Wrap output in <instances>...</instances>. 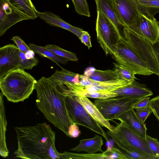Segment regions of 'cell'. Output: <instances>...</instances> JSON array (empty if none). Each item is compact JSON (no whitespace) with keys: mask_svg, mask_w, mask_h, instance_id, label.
Masks as SVG:
<instances>
[{"mask_svg":"<svg viewBox=\"0 0 159 159\" xmlns=\"http://www.w3.org/2000/svg\"><path fill=\"white\" fill-rule=\"evenodd\" d=\"M112 55L117 63L131 70L136 75L149 76L153 74L125 39L120 38Z\"/></svg>","mask_w":159,"mask_h":159,"instance_id":"obj_5","label":"cell"},{"mask_svg":"<svg viewBox=\"0 0 159 159\" xmlns=\"http://www.w3.org/2000/svg\"><path fill=\"white\" fill-rule=\"evenodd\" d=\"M135 111L138 117L144 123L148 117L152 113L150 106L145 108L135 109Z\"/></svg>","mask_w":159,"mask_h":159,"instance_id":"obj_35","label":"cell"},{"mask_svg":"<svg viewBox=\"0 0 159 159\" xmlns=\"http://www.w3.org/2000/svg\"><path fill=\"white\" fill-rule=\"evenodd\" d=\"M140 13L149 18H154L159 13V0H137Z\"/></svg>","mask_w":159,"mask_h":159,"instance_id":"obj_24","label":"cell"},{"mask_svg":"<svg viewBox=\"0 0 159 159\" xmlns=\"http://www.w3.org/2000/svg\"><path fill=\"white\" fill-rule=\"evenodd\" d=\"M75 100L82 105L90 115L101 126L112 131L115 126L104 117L98 108L88 98L82 96H73Z\"/></svg>","mask_w":159,"mask_h":159,"instance_id":"obj_18","label":"cell"},{"mask_svg":"<svg viewBox=\"0 0 159 159\" xmlns=\"http://www.w3.org/2000/svg\"><path fill=\"white\" fill-rule=\"evenodd\" d=\"M120 122L112 131L108 130L107 134L125 154L129 151H136L157 159L149 147L146 140L133 131L122 120L118 118Z\"/></svg>","mask_w":159,"mask_h":159,"instance_id":"obj_4","label":"cell"},{"mask_svg":"<svg viewBox=\"0 0 159 159\" xmlns=\"http://www.w3.org/2000/svg\"><path fill=\"white\" fill-rule=\"evenodd\" d=\"M103 144V140L102 137L95 134L93 138L80 140L77 146L70 150L74 151H84L88 153L94 154L99 152H103L102 149Z\"/></svg>","mask_w":159,"mask_h":159,"instance_id":"obj_20","label":"cell"},{"mask_svg":"<svg viewBox=\"0 0 159 159\" xmlns=\"http://www.w3.org/2000/svg\"><path fill=\"white\" fill-rule=\"evenodd\" d=\"M131 83L121 78L102 82L93 80L91 86L83 87L79 95L83 96L86 93L92 92H112L128 85Z\"/></svg>","mask_w":159,"mask_h":159,"instance_id":"obj_14","label":"cell"},{"mask_svg":"<svg viewBox=\"0 0 159 159\" xmlns=\"http://www.w3.org/2000/svg\"><path fill=\"white\" fill-rule=\"evenodd\" d=\"M11 40L16 44L20 51L26 53L28 51L31 50L29 46L19 36H13Z\"/></svg>","mask_w":159,"mask_h":159,"instance_id":"obj_34","label":"cell"},{"mask_svg":"<svg viewBox=\"0 0 159 159\" xmlns=\"http://www.w3.org/2000/svg\"><path fill=\"white\" fill-rule=\"evenodd\" d=\"M20 68L23 70H31L32 68L37 66L39 60L37 58L35 57L31 58H28L26 57L25 53L20 51Z\"/></svg>","mask_w":159,"mask_h":159,"instance_id":"obj_29","label":"cell"},{"mask_svg":"<svg viewBox=\"0 0 159 159\" xmlns=\"http://www.w3.org/2000/svg\"><path fill=\"white\" fill-rule=\"evenodd\" d=\"M150 106L152 113L159 122V95L150 100Z\"/></svg>","mask_w":159,"mask_h":159,"instance_id":"obj_36","label":"cell"},{"mask_svg":"<svg viewBox=\"0 0 159 159\" xmlns=\"http://www.w3.org/2000/svg\"><path fill=\"white\" fill-rule=\"evenodd\" d=\"M97 12L96 30L98 41L106 55H112L121 37L112 22L101 11Z\"/></svg>","mask_w":159,"mask_h":159,"instance_id":"obj_6","label":"cell"},{"mask_svg":"<svg viewBox=\"0 0 159 159\" xmlns=\"http://www.w3.org/2000/svg\"><path fill=\"white\" fill-rule=\"evenodd\" d=\"M20 51L13 44L0 48V79L9 72L20 68Z\"/></svg>","mask_w":159,"mask_h":159,"instance_id":"obj_11","label":"cell"},{"mask_svg":"<svg viewBox=\"0 0 159 159\" xmlns=\"http://www.w3.org/2000/svg\"><path fill=\"white\" fill-rule=\"evenodd\" d=\"M114 68L118 73L121 79L132 82L136 79L135 73L128 68L117 63L113 62Z\"/></svg>","mask_w":159,"mask_h":159,"instance_id":"obj_28","label":"cell"},{"mask_svg":"<svg viewBox=\"0 0 159 159\" xmlns=\"http://www.w3.org/2000/svg\"><path fill=\"white\" fill-rule=\"evenodd\" d=\"M65 101L69 116L74 123L83 126L100 134L108 142L106 133L100 125L75 100L73 96H66Z\"/></svg>","mask_w":159,"mask_h":159,"instance_id":"obj_8","label":"cell"},{"mask_svg":"<svg viewBox=\"0 0 159 159\" xmlns=\"http://www.w3.org/2000/svg\"><path fill=\"white\" fill-rule=\"evenodd\" d=\"M113 92L118 95L125 96L137 99H141L153 94L152 91L144 84L135 80Z\"/></svg>","mask_w":159,"mask_h":159,"instance_id":"obj_17","label":"cell"},{"mask_svg":"<svg viewBox=\"0 0 159 159\" xmlns=\"http://www.w3.org/2000/svg\"><path fill=\"white\" fill-rule=\"evenodd\" d=\"M37 81L24 70L18 68L0 79V88L8 101L17 103L29 98L35 89Z\"/></svg>","mask_w":159,"mask_h":159,"instance_id":"obj_3","label":"cell"},{"mask_svg":"<svg viewBox=\"0 0 159 159\" xmlns=\"http://www.w3.org/2000/svg\"><path fill=\"white\" fill-rule=\"evenodd\" d=\"M68 134L69 137L71 138H76L80 135L81 131L77 125L73 123L70 125L69 128Z\"/></svg>","mask_w":159,"mask_h":159,"instance_id":"obj_38","label":"cell"},{"mask_svg":"<svg viewBox=\"0 0 159 159\" xmlns=\"http://www.w3.org/2000/svg\"><path fill=\"white\" fill-rule=\"evenodd\" d=\"M75 11L79 15L90 17L88 4L86 0H71Z\"/></svg>","mask_w":159,"mask_h":159,"instance_id":"obj_30","label":"cell"},{"mask_svg":"<svg viewBox=\"0 0 159 159\" xmlns=\"http://www.w3.org/2000/svg\"><path fill=\"white\" fill-rule=\"evenodd\" d=\"M18 148L16 157L27 159H61L55 145V133L45 122L16 127Z\"/></svg>","mask_w":159,"mask_h":159,"instance_id":"obj_1","label":"cell"},{"mask_svg":"<svg viewBox=\"0 0 159 159\" xmlns=\"http://www.w3.org/2000/svg\"><path fill=\"white\" fill-rule=\"evenodd\" d=\"M61 70H55L48 78L57 86L62 85L66 83L78 84L80 80L79 74L68 70L61 67Z\"/></svg>","mask_w":159,"mask_h":159,"instance_id":"obj_21","label":"cell"},{"mask_svg":"<svg viewBox=\"0 0 159 159\" xmlns=\"http://www.w3.org/2000/svg\"><path fill=\"white\" fill-rule=\"evenodd\" d=\"M97 11L103 13L114 25L121 38L125 39L124 28L115 8L113 0H95Z\"/></svg>","mask_w":159,"mask_h":159,"instance_id":"obj_13","label":"cell"},{"mask_svg":"<svg viewBox=\"0 0 159 159\" xmlns=\"http://www.w3.org/2000/svg\"><path fill=\"white\" fill-rule=\"evenodd\" d=\"M145 139L157 159H159V141L147 134Z\"/></svg>","mask_w":159,"mask_h":159,"instance_id":"obj_33","label":"cell"},{"mask_svg":"<svg viewBox=\"0 0 159 159\" xmlns=\"http://www.w3.org/2000/svg\"><path fill=\"white\" fill-rule=\"evenodd\" d=\"M103 152L106 156L107 159H128L124 153L120 150L113 147L110 149L108 148Z\"/></svg>","mask_w":159,"mask_h":159,"instance_id":"obj_32","label":"cell"},{"mask_svg":"<svg viewBox=\"0 0 159 159\" xmlns=\"http://www.w3.org/2000/svg\"><path fill=\"white\" fill-rule=\"evenodd\" d=\"M152 47L157 60L159 71V41L152 45ZM158 76L159 77V75Z\"/></svg>","mask_w":159,"mask_h":159,"instance_id":"obj_40","label":"cell"},{"mask_svg":"<svg viewBox=\"0 0 159 159\" xmlns=\"http://www.w3.org/2000/svg\"><path fill=\"white\" fill-rule=\"evenodd\" d=\"M149 96L144 97L134 103L132 108L137 109L145 108L150 107V99Z\"/></svg>","mask_w":159,"mask_h":159,"instance_id":"obj_37","label":"cell"},{"mask_svg":"<svg viewBox=\"0 0 159 159\" xmlns=\"http://www.w3.org/2000/svg\"><path fill=\"white\" fill-rule=\"evenodd\" d=\"M125 39L142 58L149 70L158 76L159 71L152 45L143 38L125 27Z\"/></svg>","mask_w":159,"mask_h":159,"instance_id":"obj_9","label":"cell"},{"mask_svg":"<svg viewBox=\"0 0 159 159\" xmlns=\"http://www.w3.org/2000/svg\"><path fill=\"white\" fill-rule=\"evenodd\" d=\"M3 96L2 92L0 93V154L2 157L5 158L8 155L9 151L6 143V132L7 126L5 109L3 101Z\"/></svg>","mask_w":159,"mask_h":159,"instance_id":"obj_22","label":"cell"},{"mask_svg":"<svg viewBox=\"0 0 159 159\" xmlns=\"http://www.w3.org/2000/svg\"><path fill=\"white\" fill-rule=\"evenodd\" d=\"M114 5L120 20L128 28L133 25L140 12L137 0H113Z\"/></svg>","mask_w":159,"mask_h":159,"instance_id":"obj_12","label":"cell"},{"mask_svg":"<svg viewBox=\"0 0 159 159\" xmlns=\"http://www.w3.org/2000/svg\"></svg>","mask_w":159,"mask_h":159,"instance_id":"obj_41","label":"cell"},{"mask_svg":"<svg viewBox=\"0 0 159 159\" xmlns=\"http://www.w3.org/2000/svg\"><path fill=\"white\" fill-rule=\"evenodd\" d=\"M21 15L25 20H34L38 17V11L31 0H1Z\"/></svg>","mask_w":159,"mask_h":159,"instance_id":"obj_16","label":"cell"},{"mask_svg":"<svg viewBox=\"0 0 159 159\" xmlns=\"http://www.w3.org/2000/svg\"><path fill=\"white\" fill-rule=\"evenodd\" d=\"M28 46L30 49L40 57L47 58L53 61L60 67L59 63L64 64L67 63L69 60L66 58L59 57L52 52L46 48L44 46L37 45L33 43H29Z\"/></svg>","mask_w":159,"mask_h":159,"instance_id":"obj_23","label":"cell"},{"mask_svg":"<svg viewBox=\"0 0 159 159\" xmlns=\"http://www.w3.org/2000/svg\"><path fill=\"white\" fill-rule=\"evenodd\" d=\"M140 99L125 96L118 95L107 99H96L94 101V104L105 119L109 121L118 119Z\"/></svg>","mask_w":159,"mask_h":159,"instance_id":"obj_7","label":"cell"},{"mask_svg":"<svg viewBox=\"0 0 159 159\" xmlns=\"http://www.w3.org/2000/svg\"><path fill=\"white\" fill-rule=\"evenodd\" d=\"M87 77L97 81L102 82L120 78L117 71L113 70H105L95 69L94 71Z\"/></svg>","mask_w":159,"mask_h":159,"instance_id":"obj_25","label":"cell"},{"mask_svg":"<svg viewBox=\"0 0 159 159\" xmlns=\"http://www.w3.org/2000/svg\"><path fill=\"white\" fill-rule=\"evenodd\" d=\"M90 38L89 33L87 31H84L79 38L81 42L87 46L89 49L92 47Z\"/></svg>","mask_w":159,"mask_h":159,"instance_id":"obj_39","label":"cell"},{"mask_svg":"<svg viewBox=\"0 0 159 159\" xmlns=\"http://www.w3.org/2000/svg\"><path fill=\"white\" fill-rule=\"evenodd\" d=\"M36 105L48 121L69 137V126L73 124L66 108V96L48 78L36 82Z\"/></svg>","mask_w":159,"mask_h":159,"instance_id":"obj_2","label":"cell"},{"mask_svg":"<svg viewBox=\"0 0 159 159\" xmlns=\"http://www.w3.org/2000/svg\"><path fill=\"white\" fill-rule=\"evenodd\" d=\"M61 159H106V156L103 152L99 153H78L74 152H64L61 153Z\"/></svg>","mask_w":159,"mask_h":159,"instance_id":"obj_26","label":"cell"},{"mask_svg":"<svg viewBox=\"0 0 159 159\" xmlns=\"http://www.w3.org/2000/svg\"><path fill=\"white\" fill-rule=\"evenodd\" d=\"M119 118L123 120L137 134L145 139L147 134V128L144 123L136 115L134 109L130 108Z\"/></svg>","mask_w":159,"mask_h":159,"instance_id":"obj_19","label":"cell"},{"mask_svg":"<svg viewBox=\"0 0 159 159\" xmlns=\"http://www.w3.org/2000/svg\"><path fill=\"white\" fill-rule=\"evenodd\" d=\"M128 29L152 45L159 41V22L154 17L149 18L140 13L134 24Z\"/></svg>","mask_w":159,"mask_h":159,"instance_id":"obj_10","label":"cell"},{"mask_svg":"<svg viewBox=\"0 0 159 159\" xmlns=\"http://www.w3.org/2000/svg\"><path fill=\"white\" fill-rule=\"evenodd\" d=\"M44 47L56 55L67 59L69 61H77L78 60L75 53L65 50L55 45L46 44Z\"/></svg>","mask_w":159,"mask_h":159,"instance_id":"obj_27","label":"cell"},{"mask_svg":"<svg viewBox=\"0 0 159 159\" xmlns=\"http://www.w3.org/2000/svg\"><path fill=\"white\" fill-rule=\"evenodd\" d=\"M118 95L113 91H94L86 93L83 96L91 98L105 99L114 98Z\"/></svg>","mask_w":159,"mask_h":159,"instance_id":"obj_31","label":"cell"},{"mask_svg":"<svg viewBox=\"0 0 159 159\" xmlns=\"http://www.w3.org/2000/svg\"><path fill=\"white\" fill-rule=\"evenodd\" d=\"M38 15V17L49 25L65 29L76 35L79 39L84 31L83 29L72 26L51 11H39Z\"/></svg>","mask_w":159,"mask_h":159,"instance_id":"obj_15","label":"cell"}]
</instances>
